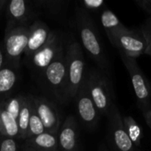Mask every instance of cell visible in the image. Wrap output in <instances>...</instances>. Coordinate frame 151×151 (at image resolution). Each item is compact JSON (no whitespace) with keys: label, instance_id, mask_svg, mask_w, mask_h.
<instances>
[{"label":"cell","instance_id":"obj_1","mask_svg":"<svg viewBox=\"0 0 151 151\" xmlns=\"http://www.w3.org/2000/svg\"><path fill=\"white\" fill-rule=\"evenodd\" d=\"M79 27L81 42L89 56L97 64L100 70L109 76L110 63L100 40L96 27L90 17L81 11L79 17Z\"/></svg>","mask_w":151,"mask_h":151},{"label":"cell","instance_id":"obj_2","mask_svg":"<svg viewBox=\"0 0 151 151\" xmlns=\"http://www.w3.org/2000/svg\"><path fill=\"white\" fill-rule=\"evenodd\" d=\"M88 93L100 115L107 116L115 104V95L110 78L101 70L92 71L85 78Z\"/></svg>","mask_w":151,"mask_h":151},{"label":"cell","instance_id":"obj_3","mask_svg":"<svg viewBox=\"0 0 151 151\" xmlns=\"http://www.w3.org/2000/svg\"><path fill=\"white\" fill-rule=\"evenodd\" d=\"M108 38L121 54L134 58L146 54L147 42L141 28L129 29L127 27L109 35Z\"/></svg>","mask_w":151,"mask_h":151},{"label":"cell","instance_id":"obj_4","mask_svg":"<svg viewBox=\"0 0 151 151\" xmlns=\"http://www.w3.org/2000/svg\"><path fill=\"white\" fill-rule=\"evenodd\" d=\"M119 54L131 78L138 106L144 113L151 109V89L150 84L140 68L136 58H130L121 53Z\"/></svg>","mask_w":151,"mask_h":151},{"label":"cell","instance_id":"obj_5","mask_svg":"<svg viewBox=\"0 0 151 151\" xmlns=\"http://www.w3.org/2000/svg\"><path fill=\"white\" fill-rule=\"evenodd\" d=\"M108 141L112 151H136V148L127 135L123 117L119 107L114 104L108 115Z\"/></svg>","mask_w":151,"mask_h":151},{"label":"cell","instance_id":"obj_6","mask_svg":"<svg viewBox=\"0 0 151 151\" xmlns=\"http://www.w3.org/2000/svg\"><path fill=\"white\" fill-rule=\"evenodd\" d=\"M67 94L70 97L76 96L84 80V57L81 45L74 42L68 50L66 58Z\"/></svg>","mask_w":151,"mask_h":151},{"label":"cell","instance_id":"obj_7","mask_svg":"<svg viewBox=\"0 0 151 151\" xmlns=\"http://www.w3.org/2000/svg\"><path fill=\"white\" fill-rule=\"evenodd\" d=\"M76 96L78 97L77 110L81 121L88 128H94L98 123L100 113L91 99L85 79L83 80Z\"/></svg>","mask_w":151,"mask_h":151},{"label":"cell","instance_id":"obj_8","mask_svg":"<svg viewBox=\"0 0 151 151\" xmlns=\"http://www.w3.org/2000/svg\"><path fill=\"white\" fill-rule=\"evenodd\" d=\"M33 100L35 111L42 122L45 132L55 134L59 128V117L56 106L45 98Z\"/></svg>","mask_w":151,"mask_h":151},{"label":"cell","instance_id":"obj_9","mask_svg":"<svg viewBox=\"0 0 151 151\" xmlns=\"http://www.w3.org/2000/svg\"><path fill=\"white\" fill-rule=\"evenodd\" d=\"M45 75L49 83L54 87L62 86L66 81V62L63 57L62 50L58 52L54 60L45 68Z\"/></svg>","mask_w":151,"mask_h":151},{"label":"cell","instance_id":"obj_10","mask_svg":"<svg viewBox=\"0 0 151 151\" xmlns=\"http://www.w3.org/2000/svg\"><path fill=\"white\" fill-rule=\"evenodd\" d=\"M29 30L16 29L10 33L5 40V50L11 58H17L27 49Z\"/></svg>","mask_w":151,"mask_h":151},{"label":"cell","instance_id":"obj_11","mask_svg":"<svg viewBox=\"0 0 151 151\" xmlns=\"http://www.w3.org/2000/svg\"><path fill=\"white\" fill-rule=\"evenodd\" d=\"M78 137V126L75 119L69 116L60 131L58 142L64 151H73L76 150Z\"/></svg>","mask_w":151,"mask_h":151},{"label":"cell","instance_id":"obj_12","mask_svg":"<svg viewBox=\"0 0 151 151\" xmlns=\"http://www.w3.org/2000/svg\"><path fill=\"white\" fill-rule=\"evenodd\" d=\"M60 50L61 48L58 50L55 38H49L46 44L33 55V61L35 65L39 68H46L54 60L55 57Z\"/></svg>","mask_w":151,"mask_h":151},{"label":"cell","instance_id":"obj_13","mask_svg":"<svg viewBox=\"0 0 151 151\" xmlns=\"http://www.w3.org/2000/svg\"><path fill=\"white\" fill-rule=\"evenodd\" d=\"M49 30L42 26H36L29 30L28 43L26 49L27 55H34L38 50L43 47L49 40Z\"/></svg>","mask_w":151,"mask_h":151},{"label":"cell","instance_id":"obj_14","mask_svg":"<svg viewBox=\"0 0 151 151\" xmlns=\"http://www.w3.org/2000/svg\"><path fill=\"white\" fill-rule=\"evenodd\" d=\"M28 144L36 151H56L58 150V141L55 134L45 132L32 137L28 141Z\"/></svg>","mask_w":151,"mask_h":151},{"label":"cell","instance_id":"obj_15","mask_svg":"<svg viewBox=\"0 0 151 151\" xmlns=\"http://www.w3.org/2000/svg\"><path fill=\"white\" fill-rule=\"evenodd\" d=\"M31 107H32V100L23 97L21 108L17 119L19 133V136L20 138L28 137V125H29V119L31 114Z\"/></svg>","mask_w":151,"mask_h":151},{"label":"cell","instance_id":"obj_16","mask_svg":"<svg viewBox=\"0 0 151 151\" xmlns=\"http://www.w3.org/2000/svg\"><path fill=\"white\" fill-rule=\"evenodd\" d=\"M0 133L9 137L19 134L17 120L4 108H0Z\"/></svg>","mask_w":151,"mask_h":151},{"label":"cell","instance_id":"obj_17","mask_svg":"<svg viewBox=\"0 0 151 151\" xmlns=\"http://www.w3.org/2000/svg\"><path fill=\"white\" fill-rule=\"evenodd\" d=\"M101 23L106 32L107 36L114 32L126 29L127 27L124 26L119 19L117 15L111 10H104L101 14Z\"/></svg>","mask_w":151,"mask_h":151},{"label":"cell","instance_id":"obj_18","mask_svg":"<svg viewBox=\"0 0 151 151\" xmlns=\"http://www.w3.org/2000/svg\"><path fill=\"white\" fill-rule=\"evenodd\" d=\"M123 123L126 129V132L127 135L129 136L131 142L134 145V147L140 148L142 138V129L139 126V124L136 122V120L132 116H126L123 118Z\"/></svg>","mask_w":151,"mask_h":151},{"label":"cell","instance_id":"obj_19","mask_svg":"<svg viewBox=\"0 0 151 151\" xmlns=\"http://www.w3.org/2000/svg\"><path fill=\"white\" fill-rule=\"evenodd\" d=\"M45 133L44 127L42 125V122L41 121L40 118L38 117L35 108L34 100H32V107H31V114L29 119V125H28V137L30 136H37L39 134H42Z\"/></svg>","mask_w":151,"mask_h":151},{"label":"cell","instance_id":"obj_20","mask_svg":"<svg viewBox=\"0 0 151 151\" xmlns=\"http://www.w3.org/2000/svg\"><path fill=\"white\" fill-rule=\"evenodd\" d=\"M16 82V75L11 69L0 70V93L10 91Z\"/></svg>","mask_w":151,"mask_h":151},{"label":"cell","instance_id":"obj_21","mask_svg":"<svg viewBox=\"0 0 151 151\" xmlns=\"http://www.w3.org/2000/svg\"><path fill=\"white\" fill-rule=\"evenodd\" d=\"M22 100L23 97L22 96H17L14 97L12 99H11L10 101H8L6 103V105L4 107V109L17 120L18 117H19V113L21 108V104H22Z\"/></svg>","mask_w":151,"mask_h":151},{"label":"cell","instance_id":"obj_22","mask_svg":"<svg viewBox=\"0 0 151 151\" xmlns=\"http://www.w3.org/2000/svg\"><path fill=\"white\" fill-rule=\"evenodd\" d=\"M9 10L14 18L19 19L26 12V4L23 0H12L10 3Z\"/></svg>","mask_w":151,"mask_h":151},{"label":"cell","instance_id":"obj_23","mask_svg":"<svg viewBox=\"0 0 151 151\" xmlns=\"http://www.w3.org/2000/svg\"><path fill=\"white\" fill-rule=\"evenodd\" d=\"M144 38L147 42V51L146 54L151 57V15L146 19V21L140 27Z\"/></svg>","mask_w":151,"mask_h":151},{"label":"cell","instance_id":"obj_24","mask_svg":"<svg viewBox=\"0 0 151 151\" xmlns=\"http://www.w3.org/2000/svg\"><path fill=\"white\" fill-rule=\"evenodd\" d=\"M0 151H17L15 141L12 138L4 139L0 145Z\"/></svg>","mask_w":151,"mask_h":151},{"label":"cell","instance_id":"obj_25","mask_svg":"<svg viewBox=\"0 0 151 151\" xmlns=\"http://www.w3.org/2000/svg\"><path fill=\"white\" fill-rule=\"evenodd\" d=\"M83 4L86 8L90 10H98L104 5V0H84Z\"/></svg>","mask_w":151,"mask_h":151},{"label":"cell","instance_id":"obj_26","mask_svg":"<svg viewBox=\"0 0 151 151\" xmlns=\"http://www.w3.org/2000/svg\"><path fill=\"white\" fill-rule=\"evenodd\" d=\"M134 3L137 6L151 15V0H134Z\"/></svg>","mask_w":151,"mask_h":151},{"label":"cell","instance_id":"obj_27","mask_svg":"<svg viewBox=\"0 0 151 151\" xmlns=\"http://www.w3.org/2000/svg\"><path fill=\"white\" fill-rule=\"evenodd\" d=\"M143 114H144V118H145V120H146L148 126L150 127V128L151 129V109L147 111L146 112H144Z\"/></svg>","mask_w":151,"mask_h":151},{"label":"cell","instance_id":"obj_28","mask_svg":"<svg viewBox=\"0 0 151 151\" xmlns=\"http://www.w3.org/2000/svg\"><path fill=\"white\" fill-rule=\"evenodd\" d=\"M97 151H109V150H108V148H107V146H106L105 143H102V144L99 146L98 150Z\"/></svg>","mask_w":151,"mask_h":151},{"label":"cell","instance_id":"obj_29","mask_svg":"<svg viewBox=\"0 0 151 151\" xmlns=\"http://www.w3.org/2000/svg\"><path fill=\"white\" fill-rule=\"evenodd\" d=\"M2 65H3V54H2V52L0 50V68L2 66Z\"/></svg>","mask_w":151,"mask_h":151},{"label":"cell","instance_id":"obj_30","mask_svg":"<svg viewBox=\"0 0 151 151\" xmlns=\"http://www.w3.org/2000/svg\"><path fill=\"white\" fill-rule=\"evenodd\" d=\"M73 151H78V150H77V149H76V150H73Z\"/></svg>","mask_w":151,"mask_h":151},{"label":"cell","instance_id":"obj_31","mask_svg":"<svg viewBox=\"0 0 151 151\" xmlns=\"http://www.w3.org/2000/svg\"><path fill=\"white\" fill-rule=\"evenodd\" d=\"M136 151H142V150H136Z\"/></svg>","mask_w":151,"mask_h":151}]
</instances>
